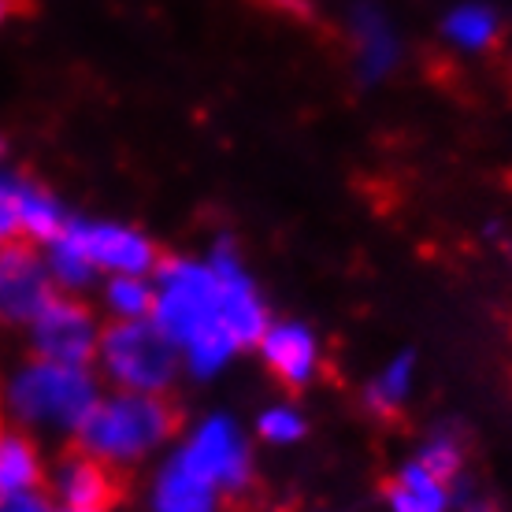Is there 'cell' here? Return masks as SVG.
I'll list each match as a JSON object with an SVG mask.
<instances>
[{
	"label": "cell",
	"instance_id": "cell-1",
	"mask_svg": "<svg viewBox=\"0 0 512 512\" xmlns=\"http://www.w3.org/2000/svg\"><path fill=\"white\" fill-rule=\"evenodd\" d=\"M149 320L175 342V349L182 353V368L197 379L219 375L242 349L223 327L219 279L208 260L167 256L156 264Z\"/></svg>",
	"mask_w": 512,
	"mask_h": 512
},
{
	"label": "cell",
	"instance_id": "cell-2",
	"mask_svg": "<svg viewBox=\"0 0 512 512\" xmlns=\"http://www.w3.org/2000/svg\"><path fill=\"white\" fill-rule=\"evenodd\" d=\"M97 401H101V383L90 364H56V360L26 357L0 383L4 416L34 438H75Z\"/></svg>",
	"mask_w": 512,
	"mask_h": 512
},
{
	"label": "cell",
	"instance_id": "cell-3",
	"mask_svg": "<svg viewBox=\"0 0 512 512\" xmlns=\"http://www.w3.org/2000/svg\"><path fill=\"white\" fill-rule=\"evenodd\" d=\"M179 431V409L164 394H101L93 412L75 431V446L112 464H138L164 449Z\"/></svg>",
	"mask_w": 512,
	"mask_h": 512
},
{
	"label": "cell",
	"instance_id": "cell-4",
	"mask_svg": "<svg viewBox=\"0 0 512 512\" xmlns=\"http://www.w3.org/2000/svg\"><path fill=\"white\" fill-rule=\"evenodd\" d=\"M97 364H101V375L116 390L167 394L182 372V353L145 316V320H116L112 327H101Z\"/></svg>",
	"mask_w": 512,
	"mask_h": 512
},
{
	"label": "cell",
	"instance_id": "cell-5",
	"mask_svg": "<svg viewBox=\"0 0 512 512\" xmlns=\"http://www.w3.org/2000/svg\"><path fill=\"white\" fill-rule=\"evenodd\" d=\"M175 457L190 472L208 479L219 494H242L253 483V453H249V442H245L242 427L227 412L205 416L190 435L182 438Z\"/></svg>",
	"mask_w": 512,
	"mask_h": 512
},
{
	"label": "cell",
	"instance_id": "cell-6",
	"mask_svg": "<svg viewBox=\"0 0 512 512\" xmlns=\"http://www.w3.org/2000/svg\"><path fill=\"white\" fill-rule=\"evenodd\" d=\"M26 342H30V357L56 360V364H93L101 323L86 301H78V294L56 290L49 305L26 323Z\"/></svg>",
	"mask_w": 512,
	"mask_h": 512
},
{
	"label": "cell",
	"instance_id": "cell-7",
	"mask_svg": "<svg viewBox=\"0 0 512 512\" xmlns=\"http://www.w3.org/2000/svg\"><path fill=\"white\" fill-rule=\"evenodd\" d=\"M60 234L90 260L97 275L101 271H112V275H153L156 264H160L156 245L141 231L123 227V223L71 216Z\"/></svg>",
	"mask_w": 512,
	"mask_h": 512
},
{
	"label": "cell",
	"instance_id": "cell-8",
	"mask_svg": "<svg viewBox=\"0 0 512 512\" xmlns=\"http://www.w3.org/2000/svg\"><path fill=\"white\" fill-rule=\"evenodd\" d=\"M56 297L41 245L23 238L0 245V327H23Z\"/></svg>",
	"mask_w": 512,
	"mask_h": 512
},
{
	"label": "cell",
	"instance_id": "cell-9",
	"mask_svg": "<svg viewBox=\"0 0 512 512\" xmlns=\"http://www.w3.org/2000/svg\"><path fill=\"white\" fill-rule=\"evenodd\" d=\"M208 264L219 279V316H223V327L234 334L238 346H256L260 334L268 331V305L256 290V282L249 279L242 256L231 242H219L208 256Z\"/></svg>",
	"mask_w": 512,
	"mask_h": 512
},
{
	"label": "cell",
	"instance_id": "cell-10",
	"mask_svg": "<svg viewBox=\"0 0 512 512\" xmlns=\"http://www.w3.org/2000/svg\"><path fill=\"white\" fill-rule=\"evenodd\" d=\"M45 487H49L52 505H71V509L108 512L123 498L116 468L90 457L86 449L78 446L52 464L49 475H45Z\"/></svg>",
	"mask_w": 512,
	"mask_h": 512
},
{
	"label": "cell",
	"instance_id": "cell-11",
	"mask_svg": "<svg viewBox=\"0 0 512 512\" xmlns=\"http://www.w3.org/2000/svg\"><path fill=\"white\" fill-rule=\"evenodd\" d=\"M260 357L268 372L290 390H305L320 372V342L312 327L297 320H271L268 331L260 334Z\"/></svg>",
	"mask_w": 512,
	"mask_h": 512
},
{
	"label": "cell",
	"instance_id": "cell-12",
	"mask_svg": "<svg viewBox=\"0 0 512 512\" xmlns=\"http://www.w3.org/2000/svg\"><path fill=\"white\" fill-rule=\"evenodd\" d=\"M349 49H353V64H357L364 82H379L397 67L401 60V41L390 23V15L375 4V0H357L349 8Z\"/></svg>",
	"mask_w": 512,
	"mask_h": 512
},
{
	"label": "cell",
	"instance_id": "cell-13",
	"mask_svg": "<svg viewBox=\"0 0 512 512\" xmlns=\"http://www.w3.org/2000/svg\"><path fill=\"white\" fill-rule=\"evenodd\" d=\"M219 494L208 479L190 472L186 464L171 453L164 468L153 479V494H149V509L153 512H219Z\"/></svg>",
	"mask_w": 512,
	"mask_h": 512
},
{
	"label": "cell",
	"instance_id": "cell-14",
	"mask_svg": "<svg viewBox=\"0 0 512 512\" xmlns=\"http://www.w3.org/2000/svg\"><path fill=\"white\" fill-rule=\"evenodd\" d=\"M45 457L38 438L23 427H0V494H34L45 487Z\"/></svg>",
	"mask_w": 512,
	"mask_h": 512
},
{
	"label": "cell",
	"instance_id": "cell-15",
	"mask_svg": "<svg viewBox=\"0 0 512 512\" xmlns=\"http://www.w3.org/2000/svg\"><path fill=\"white\" fill-rule=\"evenodd\" d=\"M386 505L390 512H449L453 490L446 479L427 472L420 461H409L386 483Z\"/></svg>",
	"mask_w": 512,
	"mask_h": 512
},
{
	"label": "cell",
	"instance_id": "cell-16",
	"mask_svg": "<svg viewBox=\"0 0 512 512\" xmlns=\"http://www.w3.org/2000/svg\"><path fill=\"white\" fill-rule=\"evenodd\" d=\"M67 208L41 182H19V238L30 245H45L67 227Z\"/></svg>",
	"mask_w": 512,
	"mask_h": 512
},
{
	"label": "cell",
	"instance_id": "cell-17",
	"mask_svg": "<svg viewBox=\"0 0 512 512\" xmlns=\"http://www.w3.org/2000/svg\"><path fill=\"white\" fill-rule=\"evenodd\" d=\"M442 38L461 52H487L501 38V15L490 4H479V0L457 4L442 19Z\"/></svg>",
	"mask_w": 512,
	"mask_h": 512
},
{
	"label": "cell",
	"instance_id": "cell-18",
	"mask_svg": "<svg viewBox=\"0 0 512 512\" xmlns=\"http://www.w3.org/2000/svg\"><path fill=\"white\" fill-rule=\"evenodd\" d=\"M412 372H416V368H412V353H401V357L390 360L383 372L368 383V390H364V405H368V412L379 416V420L397 416L401 405L409 401Z\"/></svg>",
	"mask_w": 512,
	"mask_h": 512
},
{
	"label": "cell",
	"instance_id": "cell-19",
	"mask_svg": "<svg viewBox=\"0 0 512 512\" xmlns=\"http://www.w3.org/2000/svg\"><path fill=\"white\" fill-rule=\"evenodd\" d=\"M101 301L116 320H145L153 312V279L149 275H112L104 282Z\"/></svg>",
	"mask_w": 512,
	"mask_h": 512
},
{
	"label": "cell",
	"instance_id": "cell-20",
	"mask_svg": "<svg viewBox=\"0 0 512 512\" xmlns=\"http://www.w3.org/2000/svg\"><path fill=\"white\" fill-rule=\"evenodd\" d=\"M416 461H420L427 472H435L438 479L457 483V479H461V468H464L461 431H453V427H438V431H431V435L423 438L420 457H416Z\"/></svg>",
	"mask_w": 512,
	"mask_h": 512
},
{
	"label": "cell",
	"instance_id": "cell-21",
	"mask_svg": "<svg viewBox=\"0 0 512 512\" xmlns=\"http://www.w3.org/2000/svg\"><path fill=\"white\" fill-rule=\"evenodd\" d=\"M256 435L268 446H294L305 438V416L294 405H268L256 416Z\"/></svg>",
	"mask_w": 512,
	"mask_h": 512
},
{
	"label": "cell",
	"instance_id": "cell-22",
	"mask_svg": "<svg viewBox=\"0 0 512 512\" xmlns=\"http://www.w3.org/2000/svg\"><path fill=\"white\" fill-rule=\"evenodd\" d=\"M19 182L23 175L0 171V245L19 238Z\"/></svg>",
	"mask_w": 512,
	"mask_h": 512
},
{
	"label": "cell",
	"instance_id": "cell-23",
	"mask_svg": "<svg viewBox=\"0 0 512 512\" xmlns=\"http://www.w3.org/2000/svg\"><path fill=\"white\" fill-rule=\"evenodd\" d=\"M0 512H52V501L34 490V494H0Z\"/></svg>",
	"mask_w": 512,
	"mask_h": 512
},
{
	"label": "cell",
	"instance_id": "cell-24",
	"mask_svg": "<svg viewBox=\"0 0 512 512\" xmlns=\"http://www.w3.org/2000/svg\"><path fill=\"white\" fill-rule=\"evenodd\" d=\"M453 505H457V512H498L483 494H475V490L464 487V483H457V490H453Z\"/></svg>",
	"mask_w": 512,
	"mask_h": 512
},
{
	"label": "cell",
	"instance_id": "cell-25",
	"mask_svg": "<svg viewBox=\"0 0 512 512\" xmlns=\"http://www.w3.org/2000/svg\"><path fill=\"white\" fill-rule=\"evenodd\" d=\"M12 12H15V0H0V26L12 19Z\"/></svg>",
	"mask_w": 512,
	"mask_h": 512
},
{
	"label": "cell",
	"instance_id": "cell-26",
	"mask_svg": "<svg viewBox=\"0 0 512 512\" xmlns=\"http://www.w3.org/2000/svg\"><path fill=\"white\" fill-rule=\"evenodd\" d=\"M52 512H97V509H71V505H52Z\"/></svg>",
	"mask_w": 512,
	"mask_h": 512
},
{
	"label": "cell",
	"instance_id": "cell-27",
	"mask_svg": "<svg viewBox=\"0 0 512 512\" xmlns=\"http://www.w3.org/2000/svg\"><path fill=\"white\" fill-rule=\"evenodd\" d=\"M4 156H8V141H4V134H0V164H4Z\"/></svg>",
	"mask_w": 512,
	"mask_h": 512
},
{
	"label": "cell",
	"instance_id": "cell-28",
	"mask_svg": "<svg viewBox=\"0 0 512 512\" xmlns=\"http://www.w3.org/2000/svg\"><path fill=\"white\" fill-rule=\"evenodd\" d=\"M0 416H4V409H0Z\"/></svg>",
	"mask_w": 512,
	"mask_h": 512
}]
</instances>
